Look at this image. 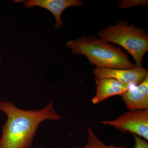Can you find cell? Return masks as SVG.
<instances>
[{"label":"cell","mask_w":148,"mask_h":148,"mask_svg":"<svg viewBox=\"0 0 148 148\" xmlns=\"http://www.w3.org/2000/svg\"><path fill=\"white\" fill-rule=\"evenodd\" d=\"M92 73L95 80L109 78L116 79L122 83L136 86L148 77L147 69L143 67L129 69L95 67Z\"/></svg>","instance_id":"cell-5"},{"label":"cell","mask_w":148,"mask_h":148,"mask_svg":"<svg viewBox=\"0 0 148 148\" xmlns=\"http://www.w3.org/2000/svg\"><path fill=\"white\" fill-rule=\"evenodd\" d=\"M0 110L7 116L3 125L0 148H30L42 122L61 119L52 101L42 109L29 110L19 108L10 101H0Z\"/></svg>","instance_id":"cell-1"},{"label":"cell","mask_w":148,"mask_h":148,"mask_svg":"<svg viewBox=\"0 0 148 148\" xmlns=\"http://www.w3.org/2000/svg\"><path fill=\"white\" fill-rule=\"evenodd\" d=\"M122 101L129 110H148V77L133 89L122 95Z\"/></svg>","instance_id":"cell-8"},{"label":"cell","mask_w":148,"mask_h":148,"mask_svg":"<svg viewBox=\"0 0 148 148\" xmlns=\"http://www.w3.org/2000/svg\"><path fill=\"white\" fill-rule=\"evenodd\" d=\"M66 46L76 55H83L95 67L129 69L136 68L127 52L114 44L96 36H83L67 42Z\"/></svg>","instance_id":"cell-2"},{"label":"cell","mask_w":148,"mask_h":148,"mask_svg":"<svg viewBox=\"0 0 148 148\" xmlns=\"http://www.w3.org/2000/svg\"><path fill=\"white\" fill-rule=\"evenodd\" d=\"M61 148L57 147V148Z\"/></svg>","instance_id":"cell-13"},{"label":"cell","mask_w":148,"mask_h":148,"mask_svg":"<svg viewBox=\"0 0 148 148\" xmlns=\"http://www.w3.org/2000/svg\"><path fill=\"white\" fill-rule=\"evenodd\" d=\"M24 2L26 8L37 6L51 12L56 18L55 27L57 29H60L63 25L61 16L65 10L70 7L82 6L84 4L82 0H29Z\"/></svg>","instance_id":"cell-6"},{"label":"cell","mask_w":148,"mask_h":148,"mask_svg":"<svg viewBox=\"0 0 148 148\" xmlns=\"http://www.w3.org/2000/svg\"><path fill=\"white\" fill-rule=\"evenodd\" d=\"M87 143L83 147H74L69 148H128L125 146H117L114 144L107 145L99 140L89 126L87 127Z\"/></svg>","instance_id":"cell-9"},{"label":"cell","mask_w":148,"mask_h":148,"mask_svg":"<svg viewBox=\"0 0 148 148\" xmlns=\"http://www.w3.org/2000/svg\"><path fill=\"white\" fill-rule=\"evenodd\" d=\"M96 93L92 99L94 105L99 104L112 96L122 95L130 89V85L112 78L95 79Z\"/></svg>","instance_id":"cell-7"},{"label":"cell","mask_w":148,"mask_h":148,"mask_svg":"<svg viewBox=\"0 0 148 148\" xmlns=\"http://www.w3.org/2000/svg\"><path fill=\"white\" fill-rule=\"evenodd\" d=\"M98 123L112 126L123 133L129 132L148 140V110H129L113 120Z\"/></svg>","instance_id":"cell-4"},{"label":"cell","mask_w":148,"mask_h":148,"mask_svg":"<svg viewBox=\"0 0 148 148\" xmlns=\"http://www.w3.org/2000/svg\"><path fill=\"white\" fill-rule=\"evenodd\" d=\"M132 135L134 136L135 140L133 148H148V143L147 141L143 140L137 135Z\"/></svg>","instance_id":"cell-11"},{"label":"cell","mask_w":148,"mask_h":148,"mask_svg":"<svg viewBox=\"0 0 148 148\" xmlns=\"http://www.w3.org/2000/svg\"><path fill=\"white\" fill-rule=\"evenodd\" d=\"M119 7L122 9L129 8L136 6H146L148 5L147 0H122L118 1Z\"/></svg>","instance_id":"cell-10"},{"label":"cell","mask_w":148,"mask_h":148,"mask_svg":"<svg viewBox=\"0 0 148 148\" xmlns=\"http://www.w3.org/2000/svg\"><path fill=\"white\" fill-rule=\"evenodd\" d=\"M101 39L118 45L132 56L136 67H143V57L148 51V35L144 29L120 20L98 32Z\"/></svg>","instance_id":"cell-3"},{"label":"cell","mask_w":148,"mask_h":148,"mask_svg":"<svg viewBox=\"0 0 148 148\" xmlns=\"http://www.w3.org/2000/svg\"><path fill=\"white\" fill-rule=\"evenodd\" d=\"M1 62V55H0V63Z\"/></svg>","instance_id":"cell-12"}]
</instances>
